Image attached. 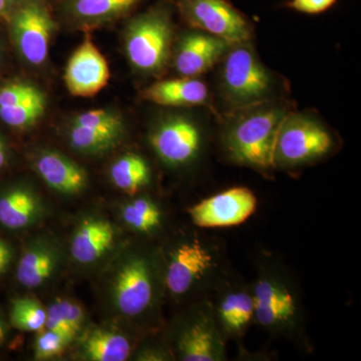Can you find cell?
Returning a JSON list of instances; mask_svg holds the SVG:
<instances>
[{
  "label": "cell",
  "instance_id": "9",
  "mask_svg": "<svg viewBox=\"0 0 361 361\" xmlns=\"http://www.w3.org/2000/svg\"><path fill=\"white\" fill-rule=\"evenodd\" d=\"M257 208V199L251 190L234 187L213 195L190 208L197 227L229 228L243 224Z\"/></svg>",
  "mask_w": 361,
  "mask_h": 361
},
{
  "label": "cell",
  "instance_id": "4",
  "mask_svg": "<svg viewBox=\"0 0 361 361\" xmlns=\"http://www.w3.org/2000/svg\"><path fill=\"white\" fill-rule=\"evenodd\" d=\"M173 35L172 11L165 2L137 14L125 30L126 54L130 63L141 73H161L170 59Z\"/></svg>",
  "mask_w": 361,
  "mask_h": 361
},
{
  "label": "cell",
  "instance_id": "30",
  "mask_svg": "<svg viewBox=\"0 0 361 361\" xmlns=\"http://www.w3.org/2000/svg\"><path fill=\"white\" fill-rule=\"evenodd\" d=\"M336 1L337 0H289L286 6L301 13L319 14L329 11Z\"/></svg>",
  "mask_w": 361,
  "mask_h": 361
},
{
  "label": "cell",
  "instance_id": "6",
  "mask_svg": "<svg viewBox=\"0 0 361 361\" xmlns=\"http://www.w3.org/2000/svg\"><path fill=\"white\" fill-rule=\"evenodd\" d=\"M177 6L188 25L229 44L252 37L250 21L229 0H177Z\"/></svg>",
  "mask_w": 361,
  "mask_h": 361
},
{
  "label": "cell",
  "instance_id": "5",
  "mask_svg": "<svg viewBox=\"0 0 361 361\" xmlns=\"http://www.w3.org/2000/svg\"><path fill=\"white\" fill-rule=\"evenodd\" d=\"M332 148L334 137L322 123L304 114L288 113L278 130L274 165H305L329 155Z\"/></svg>",
  "mask_w": 361,
  "mask_h": 361
},
{
  "label": "cell",
  "instance_id": "11",
  "mask_svg": "<svg viewBox=\"0 0 361 361\" xmlns=\"http://www.w3.org/2000/svg\"><path fill=\"white\" fill-rule=\"evenodd\" d=\"M125 125L122 116L111 110H92L80 114L71 123V146L82 153L108 151L122 140Z\"/></svg>",
  "mask_w": 361,
  "mask_h": 361
},
{
  "label": "cell",
  "instance_id": "21",
  "mask_svg": "<svg viewBox=\"0 0 361 361\" xmlns=\"http://www.w3.org/2000/svg\"><path fill=\"white\" fill-rule=\"evenodd\" d=\"M115 238L110 223L89 220L82 224L71 242V255L82 264L94 262L108 250Z\"/></svg>",
  "mask_w": 361,
  "mask_h": 361
},
{
  "label": "cell",
  "instance_id": "7",
  "mask_svg": "<svg viewBox=\"0 0 361 361\" xmlns=\"http://www.w3.org/2000/svg\"><path fill=\"white\" fill-rule=\"evenodd\" d=\"M9 20L14 44L23 59L32 66L44 63L56 27L49 0H20Z\"/></svg>",
  "mask_w": 361,
  "mask_h": 361
},
{
  "label": "cell",
  "instance_id": "2",
  "mask_svg": "<svg viewBox=\"0 0 361 361\" xmlns=\"http://www.w3.org/2000/svg\"><path fill=\"white\" fill-rule=\"evenodd\" d=\"M254 322L269 334L294 336L302 325L300 292L288 273L272 262L259 266L253 285Z\"/></svg>",
  "mask_w": 361,
  "mask_h": 361
},
{
  "label": "cell",
  "instance_id": "8",
  "mask_svg": "<svg viewBox=\"0 0 361 361\" xmlns=\"http://www.w3.org/2000/svg\"><path fill=\"white\" fill-rule=\"evenodd\" d=\"M219 254L205 240L183 242L171 254L166 270V286L174 295L189 293L205 285L219 267Z\"/></svg>",
  "mask_w": 361,
  "mask_h": 361
},
{
  "label": "cell",
  "instance_id": "24",
  "mask_svg": "<svg viewBox=\"0 0 361 361\" xmlns=\"http://www.w3.org/2000/svg\"><path fill=\"white\" fill-rule=\"evenodd\" d=\"M85 351L94 361H123L129 357L130 342L122 334L97 330L87 338Z\"/></svg>",
  "mask_w": 361,
  "mask_h": 361
},
{
  "label": "cell",
  "instance_id": "17",
  "mask_svg": "<svg viewBox=\"0 0 361 361\" xmlns=\"http://www.w3.org/2000/svg\"><path fill=\"white\" fill-rule=\"evenodd\" d=\"M116 307L128 316H137L148 310L153 297L151 270L145 259L134 258L116 275Z\"/></svg>",
  "mask_w": 361,
  "mask_h": 361
},
{
  "label": "cell",
  "instance_id": "26",
  "mask_svg": "<svg viewBox=\"0 0 361 361\" xmlns=\"http://www.w3.org/2000/svg\"><path fill=\"white\" fill-rule=\"evenodd\" d=\"M123 221L135 231L149 233L160 226L161 212L153 201L146 198L135 199L123 210Z\"/></svg>",
  "mask_w": 361,
  "mask_h": 361
},
{
  "label": "cell",
  "instance_id": "29",
  "mask_svg": "<svg viewBox=\"0 0 361 361\" xmlns=\"http://www.w3.org/2000/svg\"><path fill=\"white\" fill-rule=\"evenodd\" d=\"M44 327L51 331L59 334L66 341V343H71V341L75 337L73 330L68 326L66 318L63 317L61 307H59L58 301L51 304L47 311V319H45Z\"/></svg>",
  "mask_w": 361,
  "mask_h": 361
},
{
  "label": "cell",
  "instance_id": "34",
  "mask_svg": "<svg viewBox=\"0 0 361 361\" xmlns=\"http://www.w3.org/2000/svg\"><path fill=\"white\" fill-rule=\"evenodd\" d=\"M6 148H4V142H2L1 140H0V169L4 167V164H6Z\"/></svg>",
  "mask_w": 361,
  "mask_h": 361
},
{
  "label": "cell",
  "instance_id": "22",
  "mask_svg": "<svg viewBox=\"0 0 361 361\" xmlns=\"http://www.w3.org/2000/svg\"><path fill=\"white\" fill-rule=\"evenodd\" d=\"M37 212V202L27 190H13L0 198V223L9 229L25 227Z\"/></svg>",
  "mask_w": 361,
  "mask_h": 361
},
{
  "label": "cell",
  "instance_id": "10",
  "mask_svg": "<svg viewBox=\"0 0 361 361\" xmlns=\"http://www.w3.org/2000/svg\"><path fill=\"white\" fill-rule=\"evenodd\" d=\"M149 142L161 161L170 166H183L198 156L202 134L193 121L185 116H169L156 126Z\"/></svg>",
  "mask_w": 361,
  "mask_h": 361
},
{
  "label": "cell",
  "instance_id": "27",
  "mask_svg": "<svg viewBox=\"0 0 361 361\" xmlns=\"http://www.w3.org/2000/svg\"><path fill=\"white\" fill-rule=\"evenodd\" d=\"M11 316L16 329L40 331L44 327L47 311L35 299L18 298L13 301Z\"/></svg>",
  "mask_w": 361,
  "mask_h": 361
},
{
  "label": "cell",
  "instance_id": "19",
  "mask_svg": "<svg viewBox=\"0 0 361 361\" xmlns=\"http://www.w3.org/2000/svg\"><path fill=\"white\" fill-rule=\"evenodd\" d=\"M142 99L165 106H195L208 101L206 84L197 78L180 77L160 80L144 90Z\"/></svg>",
  "mask_w": 361,
  "mask_h": 361
},
{
  "label": "cell",
  "instance_id": "35",
  "mask_svg": "<svg viewBox=\"0 0 361 361\" xmlns=\"http://www.w3.org/2000/svg\"><path fill=\"white\" fill-rule=\"evenodd\" d=\"M4 341V326H2L1 322H0V344Z\"/></svg>",
  "mask_w": 361,
  "mask_h": 361
},
{
  "label": "cell",
  "instance_id": "12",
  "mask_svg": "<svg viewBox=\"0 0 361 361\" xmlns=\"http://www.w3.org/2000/svg\"><path fill=\"white\" fill-rule=\"evenodd\" d=\"M177 348L180 360H225V339L216 324L212 304L203 303L197 310L180 332Z\"/></svg>",
  "mask_w": 361,
  "mask_h": 361
},
{
  "label": "cell",
  "instance_id": "33",
  "mask_svg": "<svg viewBox=\"0 0 361 361\" xmlns=\"http://www.w3.org/2000/svg\"><path fill=\"white\" fill-rule=\"evenodd\" d=\"M11 250L6 244L0 240V274L6 270L9 261H11Z\"/></svg>",
  "mask_w": 361,
  "mask_h": 361
},
{
  "label": "cell",
  "instance_id": "28",
  "mask_svg": "<svg viewBox=\"0 0 361 361\" xmlns=\"http://www.w3.org/2000/svg\"><path fill=\"white\" fill-rule=\"evenodd\" d=\"M68 345L65 339L59 334L51 330L42 332L37 341L35 345V356L39 360H47V358L56 357L61 355Z\"/></svg>",
  "mask_w": 361,
  "mask_h": 361
},
{
  "label": "cell",
  "instance_id": "32",
  "mask_svg": "<svg viewBox=\"0 0 361 361\" xmlns=\"http://www.w3.org/2000/svg\"><path fill=\"white\" fill-rule=\"evenodd\" d=\"M20 0H0V18L11 20L14 9L20 4Z\"/></svg>",
  "mask_w": 361,
  "mask_h": 361
},
{
  "label": "cell",
  "instance_id": "20",
  "mask_svg": "<svg viewBox=\"0 0 361 361\" xmlns=\"http://www.w3.org/2000/svg\"><path fill=\"white\" fill-rule=\"evenodd\" d=\"M35 167L44 182L61 193H80L87 186V176L84 169L61 154L42 153Z\"/></svg>",
  "mask_w": 361,
  "mask_h": 361
},
{
  "label": "cell",
  "instance_id": "31",
  "mask_svg": "<svg viewBox=\"0 0 361 361\" xmlns=\"http://www.w3.org/2000/svg\"><path fill=\"white\" fill-rule=\"evenodd\" d=\"M58 303L68 326L73 330V334L77 336L82 320H84V313H82V307L78 304L71 302L68 299H59Z\"/></svg>",
  "mask_w": 361,
  "mask_h": 361
},
{
  "label": "cell",
  "instance_id": "25",
  "mask_svg": "<svg viewBox=\"0 0 361 361\" xmlns=\"http://www.w3.org/2000/svg\"><path fill=\"white\" fill-rule=\"evenodd\" d=\"M54 269V257L44 248H33L26 252L18 266V281L27 288H35L44 284Z\"/></svg>",
  "mask_w": 361,
  "mask_h": 361
},
{
  "label": "cell",
  "instance_id": "16",
  "mask_svg": "<svg viewBox=\"0 0 361 361\" xmlns=\"http://www.w3.org/2000/svg\"><path fill=\"white\" fill-rule=\"evenodd\" d=\"M45 108L44 92L30 82H11L0 89V118L9 127H32L44 116Z\"/></svg>",
  "mask_w": 361,
  "mask_h": 361
},
{
  "label": "cell",
  "instance_id": "15",
  "mask_svg": "<svg viewBox=\"0 0 361 361\" xmlns=\"http://www.w3.org/2000/svg\"><path fill=\"white\" fill-rule=\"evenodd\" d=\"M231 44L201 30L187 33L178 44L174 66L180 77L197 78L223 59Z\"/></svg>",
  "mask_w": 361,
  "mask_h": 361
},
{
  "label": "cell",
  "instance_id": "23",
  "mask_svg": "<svg viewBox=\"0 0 361 361\" xmlns=\"http://www.w3.org/2000/svg\"><path fill=\"white\" fill-rule=\"evenodd\" d=\"M111 179L118 189L135 193L146 186L151 178L148 163L141 156L127 154L111 165Z\"/></svg>",
  "mask_w": 361,
  "mask_h": 361
},
{
  "label": "cell",
  "instance_id": "13",
  "mask_svg": "<svg viewBox=\"0 0 361 361\" xmlns=\"http://www.w3.org/2000/svg\"><path fill=\"white\" fill-rule=\"evenodd\" d=\"M108 63L89 35L73 51L65 71V82L73 96H96L108 85Z\"/></svg>",
  "mask_w": 361,
  "mask_h": 361
},
{
  "label": "cell",
  "instance_id": "18",
  "mask_svg": "<svg viewBox=\"0 0 361 361\" xmlns=\"http://www.w3.org/2000/svg\"><path fill=\"white\" fill-rule=\"evenodd\" d=\"M59 11L73 25L99 26L127 16L145 0H58Z\"/></svg>",
  "mask_w": 361,
  "mask_h": 361
},
{
  "label": "cell",
  "instance_id": "14",
  "mask_svg": "<svg viewBox=\"0 0 361 361\" xmlns=\"http://www.w3.org/2000/svg\"><path fill=\"white\" fill-rule=\"evenodd\" d=\"M216 324L224 339H237L255 317L251 285L231 284L221 290L212 305Z\"/></svg>",
  "mask_w": 361,
  "mask_h": 361
},
{
  "label": "cell",
  "instance_id": "1",
  "mask_svg": "<svg viewBox=\"0 0 361 361\" xmlns=\"http://www.w3.org/2000/svg\"><path fill=\"white\" fill-rule=\"evenodd\" d=\"M237 111L224 133L225 148L230 158L241 165L269 170L274 167V148L278 130L287 109L274 102Z\"/></svg>",
  "mask_w": 361,
  "mask_h": 361
},
{
  "label": "cell",
  "instance_id": "3",
  "mask_svg": "<svg viewBox=\"0 0 361 361\" xmlns=\"http://www.w3.org/2000/svg\"><path fill=\"white\" fill-rule=\"evenodd\" d=\"M221 92L234 111L272 101L275 80L249 42L231 44L223 56Z\"/></svg>",
  "mask_w": 361,
  "mask_h": 361
}]
</instances>
